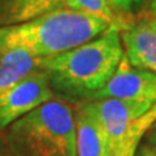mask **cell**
Here are the masks:
<instances>
[{
    "instance_id": "cell-1",
    "label": "cell",
    "mask_w": 156,
    "mask_h": 156,
    "mask_svg": "<svg viewBox=\"0 0 156 156\" xmlns=\"http://www.w3.org/2000/svg\"><path fill=\"white\" fill-rule=\"evenodd\" d=\"M124 56L120 30L111 25L100 35L72 50L41 58L52 90L77 101L86 100L100 90Z\"/></svg>"
},
{
    "instance_id": "cell-2",
    "label": "cell",
    "mask_w": 156,
    "mask_h": 156,
    "mask_svg": "<svg viewBox=\"0 0 156 156\" xmlns=\"http://www.w3.org/2000/svg\"><path fill=\"white\" fill-rule=\"evenodd\" d=\"M111 26L104 18L72 9H57L27 21L0 26V53L21 50L43 58L72 50Z\"/></svg>"
},
{
    "instance_id": "cell-3",
    "label": "cell",
    "mask_w": 156,
    "mask_h": 156,
    "mask_svg": "<svg viewBox=\"0 0 156 156\" xmlns=\"http://www.w3.org/2000/svg\"><path fill=\"white\" fill-rule=\"evenodd\" d=\"M5 142L12 156H77L72 108L52 99L8 126Z\"/></svg>"
},
{
    "instance_id": "cell-4",
    "label": "cell",
    "mask_w": 156,
    "mask_h": 156,
    "mask_svg": "<svg viewBox=\"0 0 156 156\" xmlns=\"http://www.w3.org/2000/svg\"><path fill=\"white\" fill-rule=\"evenodd\" d=\"M55 99L48 74L37 69L20 81L0 89V130L37 107Z\"/></svg>"
},
{
    "instance_id": "cell-5",
    "label": "cell",
    "mask_w": 156,
    "mask_h": 156,
    "mask_svg": "<svg viewBox=\"0 0 156 156\" xmlns=\"http://www.w3.org/2000/svg\"><path fill=\"white\" fill-rule=\"evenodd\" d=\"M104 98L154 105L156 104V74L131 66L124 55L111 80L86 100Z\"/></svg>"
},
{
    "instance_id": "cell-6",
    "label": "cell",
    "mask_w": 156,
    "mask_h": 156,
    "mask_svg": "<svg viewBox=\"0 0 156 156\" xmlns=\"http://www.w3.org/2000/svg\"><path fill=\"white\" fill-rule=\"evenodd\" d=\"M120 37L130 65L156 74V14L146 11L131 16Z\"/></svg>"
},
{
    "instance_id": "cell-7",
    "label": "cell",
    "mask_w": 156,
    "mask_h": 156,
    "mask_svg": "<svg viewBox=\"0 0 156 156\" xmlns=\"http://www.w3.org/2000/svg\"><path fill=\"white\" fill-rule=\"evenodd\" d=\"M86 101L90 104L100 125L103 126L109 142L111 154L124 139L131 124L152 107L146 103L115 99V98H104V99Z\"/></svg>"
},
{
    "instance_id": "cell-8",
    "label": "cell",
    "mask_w": 156,
    "mask_h": 156,
    "mask_svg": "<svg viewBox=\"0 0 156 156\" xmlns=\"http://www.w3.org/2000/svg\"><path fill=\"white\" fill-rule=\"evenodd\" d=\"M77 156H109L107 134L86 100L78 101L74 113Z\"/></svg>"
},
{
    "instance_id": "cell-9",
    "label": "cell",
    "mask_w": 156,
    "mask_h": 156,
    "mask_svg": "<svg viewBox=\"0 0 156 156\" xmlns=\"http://www.w3.org/2000/svg\"><path fill=\"white\" fill-rule=\"evenodd\" d=\"M41 58L21 50H9L0 53V89L7 87L29 73L39 69Z\"/></svg>"
},
{
    "instance_id": "cell-10",
    "label": "cell",
    "mask_w": 156,
    "mask_h": 156,
    "mask_svg": "<svg viewBox=\"0 0 156 156\" xmlns=\"http://www.w3.org/2000/svg\"><path fill=\"white\" fill-rule=\"evenodd\" d=\"M155 122H156V104H154L143 116H140L138 120H135L131 124L128 133L124 136V139L112 151L109 156H135L143 135L147 133L148 129L152 128Z\"/></svg>"
},
{
    "instance_id": "cell-11",
    "label": "cell",
    "mask_w": 156,
    "mask_h": 156,
    "mask_svg": "<svg viewBox=\"0 0 156 156\" xmlns=\"http://www.w3.org/2000/svg\"><path fill=\"white\" fill-rule=\"evenodd\" d=\"M62 7L72 11L89 13L94 16L104 18L111 25H115L121 30L128 22V20L121 18L115 12V9L109 5L107 0H61Z\"/></svg>"
},
{
    "instance_id": "cell-12",
    "label": "cell",
    "mask_w": 156,
    "mask_h": 156,
    "mask_svg": "<svg viewBox=\"0 0 156 156\" xmlns=\"http://www.w3.org/2000/svg\"><path fill=\"white\" fill-rule=\"evenodd\" d=\"M62 8L64 7H62L61 0H21L13 23L27 21V20L38 17L41 14Z\"/></svg>"
},
{
    "instance_id": "cell-13",
    "label": "cell",
    "mask_w": 156,
    "mask_h": 156,
    "mask_svg": "<svg viewBox=\"0 0 156 156\" xmlns=\"http://www.w3.org/2000/svg\"><path fill=\"white\" fill-rule=\"evenodd\" d=\"M107 2L121 18L128 20L129 17L134 16L133 13L138 11V8H140L146 0H107Z\"/></svg>"
},
{
    "instance_id": "cell-14",
    "label": "cell",
    "mask_w": 156,
    "mask_h": 156,
    "mask_svg": "<svg viewBox=\"0 0 156 156\" xmlns=\"http://www.w3.org/2000/svg\"><path fill=\"white\" fill-rule=\"evenodd\" d=\"M21 0H0V26L11 25Z\"/></svg>"
},
{
    "instance_id": "cell-15",
    "label": "cell",
    "mask_w": 156,
    "mask_h": 156,
    "mask_svg": "<svg viewBox=\"0 0 156 156\" xmlns=\"http://www.w3.org/2000/svg\"><path fill=\"white\" fill-rule=\"evenodd\" d=\"M135 156H156V154L150 148V146L147 143H144L139 147V151H136Z\"/></svg>"
},
{
    "instance_id": "cell-16",
    "label": "cell",
    "mask_w": 156,
    "mask_h": 156,
    "mask_svg": "<svg viewBox=\"0 0 156 156\" xmlns=\"http://www.w3.org/2000/svg\"><path fill=\"white\" fill-rule=\"evenodd\" d=\"M146 143H147V144L150 146V148L156 154V129H155L154 131H151V133L148 134L147 142H146Z\"/></svg>"
},
{
    "instance_id": "cell-17",
    "label": "cell",
    "mask_w": 156,
    "mask_h": 156,
    "mask_svg": "<svg viewBox=\"0 0 156 156\" xmlns=\"http://www.w3.org/2000/svg\"><path fill=\"white\" fill-rule=\"evenodd\" d=\"M148 11L151 13L156 14V0H150V3H148Z\"/></svg>"
},
{
    "instance_id": "cell-18",
    "label": "cell",
    "mask_w": 156,
    "mask_h": 156,
    "mask_svg": "<svg viewBox=\"0 0 156 156\" xmlns=\"http://www.w3.org/2000/svg\"><path fill=\"white\" fill-rule=\"evenodd\" d=\"M0 156H9L7 152H5V151H4V150H2V148H0Z\"/></svg>"
},
{
    "instance_id": "cell-19",
    "label": "cell",
    "mask_w": 156,
    "mask_h": 156,
    "mask_svg": "<svg viewBox=\"0 0 156 156\" xmlns=\"http://www.w3.org/2000/svg\"><path fill=\"white\" fill-rule=\"evenodd\" d=\"M152 128H154V129H156V122L154 124V126H152Z\"/></svg>"
}]
</instances>
